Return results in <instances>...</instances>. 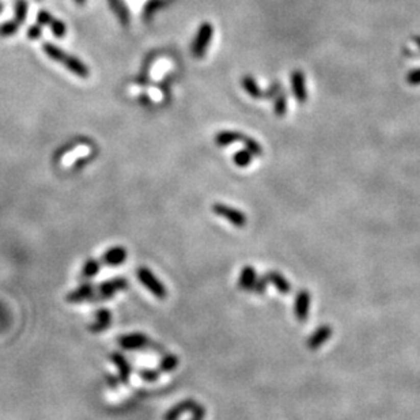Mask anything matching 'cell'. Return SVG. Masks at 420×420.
<instances>
[{
  "instance_id": "cell-3",
  "label": "cell",
  "mask_w": 420,
  "mask_h": 420,
  "mask_svg": "<svg viewBox=\"0 0 420 420\" xmlns=\"http://www.w3.org/2000/svg\"><path fill=\"white\" fill-rule=\"evenodd\" d=\"M212 34H214V28L212 24L208 23V22H204V23L199 28L197 34L194 37V41L192 46H190V52H192V56L196 57V59H202V57L206 56L207 49L210 46L211 40H212Z\"/></svg>"
},
{
  "instance_id": "cell-34",
  "label": "cell",
  "mask_w": 420,
  "mask_h": 420,
  "mask_svg": "<svg viewBox=\"0 0 420 420\" xmlns=\"http://www.w3.org/2000/svg\"><path fill=\"white\" fill-rule=\"evenodd\" d=\"M415 42L420 46V37H415Z\"/></svg>"
},
{
  "instance_id": "cell-21",
  "label": "cell",
  "mask_w": 420,
  "mask_h": 420,
  "mask_svg": "<svg viewBox=\"0 0 420 420\" xmlns=\"http://www.w3.org/2000/svg\"><path fill=\"white\" fill-rule=\"evenodd\" d=\"M178 366V358L174 354H167L162 358L161 363H159V373H170L174 372Z\"/></svg>"
},
{
  "instance_id": "cell-31",
  "label": "cell",
  "mask_w": 420,
  "mask_h": 420,
  "mask_svg": "<svg viewBox=\"0 0 420 420\" xmlns=\"http://www.w3.org/2000/svg\"><path fill=\"white\" fill-rule=\"evenodd\" d=\"M206 417V408L197 403V405L192 409V417L189 420H203Z\"/></svg>"
},
{
  "instance_id": "cell-30",
  "label": "cell",
  "mask_w": 420,
  "mask_h": 420,
  "mask_svg": "<svg viewBox=\"0 0 420 420\" xmlns=\"http://www.w3.org/2000/svg\"><path fill=\"white\" fill-rule=\"evenodd\" d=\"M407 82L411 86H419L420 85V68L413 69L407 75Z\"/></svg>"
},
{
  "instance_id": "cell-25",
  "label": "cell",
  "mask_w": 420,
  "mask_h": 420,
  "mask_svg": "<svg viewBox=\"0 0 420 420\" xmlns=\"http://www.w3.org/2000/svg\"><path fill=\"white\" fill-rule=\"evenodd\" d=\"M242 143L245 144V149H246L252 155H256V157L263 155V147H261V144H260L259 141H256L255 139L249 138V136H243Z\"/></svg>"
},
{
  "instance_id": "cell-22",
  "label": "cell",
  "mask_w": 420,
  "mask_h": 420,
  "mask_svg": "<svg viewBox=\"0 0 420 420\" xmlns=\"http://www.w3.org/2000/svg\"><path fill=\"white\" fill-rule=\"evenodd\" d=\"M274 112L278 117H283L287 112V97L284 90H280L278 95L275 97V108H274Z\"/></svg>"
},
{
  "instance_id": "cell-2",
  "label": "cell",
  "mask_w": 420,
  "mask_h": 420,
  "mask_svg": "<svg viewBox=\"0 0 420 420\" xmlns=\"http://www.w3.org/2000/svg\"><path fill=\"white\" fill-rule=\"evenodd\" d=\"M136 276H138L139 282L157 299H165L167 297V290L163 286V283L158 279L147 267H139L136 269Z\"/></svg>"
},
{
  "instance_id": "cell-19",
  "label": "cell",
  "mask_w": 420,
  "mask_h": 420,
  "mask_svg": "<svg viewBox=\"0 0 420 420\" xmlns=\"http://www.w3.org/2000/svg\"><path fill=\"white\" fill-rule=\"evenodd\" d=\"M241 85H242V89L245 90V93H248V95H251L252 98H255V100L264 98V93L259 87L255 78L251 77V75H245L241 79Z\"/></svg>"
},
{
  "instance_id": "cell-10",
  "label": "cell",
  "mask_w": 420,
  "mask_h": 420,
  "mask_svg": "<svg viewBox=\"0 0 420 420\" xmlns=\"http://www.w3.org/2000/svg\"><path fill=\"white\" fill-rule=\"evenodd\" d=\"M127 255L128 253H127V249L124 246H113L104 253L102 261L109 267H117V265L126 263Z\"/></svg>"
},
{
  "instance_id": "cell-28",
  "label": "cell",
  "mask_w": 420,
  "mask_h": 420,
  "mask_svg": "<svg viewBox=\"0 0 420 420\" xmlns=\"http://www.w3.org/2000/svg\"><path fill=\"white\" fill-rule=\"evenodd\" d=\"M140 378L145 382H155L159 378V370H141Z\"/></svg>"
},
{
  "instance_id": "cell-18",
  "label": "cell",
  "mask_w": 420,
  "mask_h": 420,
  "mask_svg": "<svg viewBox=\"0 0 420 420\" xmlns=\"http://www.w3.org/2000/svg\"><path fill=\"white\" fill-rule=\"evenodd\" d=\"M243 136L245 135L237 132V131H222L215 136V143L219 147H226V145L233 144L235 141H242Z\"/></svg>"
},
{
  "instance_id": "cell-11",
  "label": "cell",
  "mask_w": 420,
  "mask_h": 420,
  "mask_svg": "<svg viewBox=\"0 0 420 420\" xmlns=\"http://www.w3.org/2000/svg\"><path fill=\"white\" fill-rule=\"evenodd\" d=\"M331 336L332 328L329 327V325H323V327H319L318 329L309 337V340H307V348L311 350V351L318 350L324 343H327Z\"/></svg>"
},
{
  "instance_id": "cell-24",
  "label": "cell",
  "mask_w": 420,
  "mask_h": 420,
  "mask_svg": "<svg viewBox=\"0 0 420 420\" xmlns=\"http://www.w3.org/2000/svg\"><path fill=\"white\" fill-rule=\"evenodd\" d=\"M252 157L253 155L245 149L238 151V153H235L234 157H233V161H234V163L238 167H246V166H249L252 163Z\"/></svg>"
},
{
  "instance_id": "cell-23",
  "label": "cell",
  "mask_w": 420,
  "mask_h": 420,
  "mask_svg": "<svg viewBox=\"0 0 420 420\" xmlns=\"http://www.w3.org/2000/svg\"><path fill=\"white\" fill-rule=\"evenodd\" d=\"M26 14H28V2H26V0H16L14 20H15L19 26L23 23L24 19H26Z\"/></svg>"
},
{
  "instance_id": "cell-1",
  "label": "cell",
  "mask_w": 420,
  "mask_h": 420,
  "mask_svg": "<svg viewBox=\"0 0 420 420\" xmlns=\"http://www.w3.org/2000/svg\"><path fill=\"white\" fill-rule=\"evenodd\" d=\"M42 49H44L46 56L51 57L52 60L57 61V63H60L61 65H64L65 68L68 69L69 72H72L75 77L82 78V79L90 77L89 67L83 61L79 60L78 57L68 55L64 49L59 48L57 45L51 44V42H45L42 45Z\"/></svg>"
},
{
  "instance_id": "cell-15",
  "label": "cell",
  "mask_w": 420,
  "mask_h": 420,
  "mask_svg": "<svg viewBox=\"0 0 420 420\" xmlns=\"http://www.w3.org/2000/svg\"><path fill=\"white\" fill-rule=\"evenodd\" d=\"M112 360H113V363L116 364V367H117L118 377H120V380H121L122 384H128L131 378L130 362H128L121 354H117V352H113V354H112Z\"/></svg>"
},
{
  "instance_id": "cell-29",
  "label": "cell",
  "mask_w": 420,
  "mask_h": 420,
  "mask_svg": "<svg viewBox=\"0 0 420 420\" xmlns=\"http://www.w3.org/2000/svg\"><path fill=\"white\" fill-rule=\"evenodd\" d=\"M282 85H280L279 82H275V83H272L269 87H268L267 93H264V98H268V100H271V98H275L276 95H278V93H279L280 90H282Z\"/></svg>"
},
{
  "instance_id": "cell-7",
  "label": "cell",
  "mask_w": 420,
  "mask_h": 420,
  "mask_svg": "<svg viewBox=\"0 0 420 420\" xmlns=\"http://www.w3.org/2000/svg\"><path fill=\"white\" fill-rule=\"evenodd\" d=\"M37 23H40L41 26H49L52 33L57 38H63L67 33V28L61 20L56 19L55 16H52L48 11H40L37 15Z\"/></svg>"
},
{
  "instance_id": "cell-8",
  "label": "cell",
  "mask_w": 420,
  "mask_h": 420,
  "mask_svg": "<svg viewBox=\"0 0 420 420\" xmlns=\"http://www.w3.org/2000/svg\"><path fill=\"white\" fill-rule=\"evenodd\" d=\"M118 345L124 350H141V348L147 347V344L150 343V339L144 333H130V335H124L121 337H118Z\"/></svg>"
},
{
  "instance_id": "cell-32",
  "label": "cell",
  "mask_w": 420,
  "mask_h": 420,
  "mask_svg": "<svg viewBox=\"0 0 420 420\" xmlns=\"http://www.w3.org/2000/svg\"><path fill=\"white\" fill-rule=\"evenodd\" d=\"M42 28H44V26H41L40 23L32 26V28L28 30L29 38H32V40H37V38H40L41 34H42Z\"/></svg>"
},
{
  "instance_id": "cell-26",
  "label": "cell",
  "mask_w": 420,
  "mask_h": 420,
  "mask_svg": "<svg viewBox=\"0 0 420 420\" xmlns=\"http://www.w3.org/2000/svg\"><path fill=\"white\" fill-rule=\"evenodd\" d=\"M19 29V24L16 23L15 20H8L4 23L0 24V36L2 37H10L12 34H15Z\"/></svg>"
},
{
  "instance_id": "cell-20",
  "label": "cell",
  "mask_w": 420,
  "mask_h": 420,
  "mask_svg": "<svg viewBox=\"0 0 420 420\" xmlns=\"http://www.w3.org/2000/svg\"><path fill=\"white\" fill-rule=\"evenodd\" d=\"M100 268H101V264H100L98 260H87V261L83 264V268H82V278H85V279H91V278H94V276L100 272Z\"/></svg>"
},
{
  "instance_id": "cell-9",
  "label": "cell",
  "mask_w": 420,
  "mask_h": 420,
  "mask_svg": "<svg viewBox=\"0 0 420 420\" xmlns=\"http://www.w3.org/2000/svg\"><path fill=\"white\" fill-rule=\"evenodd\" d=\"M310 292L303 288V290H299L297 298H295V305H294V313L295 317L298 321L303 323L306 321L307 315H309V307H310Z\"/></svg>"
},
{
  "instance_id": "cell-17",
  "label": "cell",
  "mask_w": 420,
  "mask_h": 420,
  "mask_svg": "<svg viewBox=\"0 0 420 420\" xmlns=\"http://www.w3.org/2000/svg\"><path fill=\"white\" fill-rule=\"evenodd\" d=\"M256 279H257V275H256L255 268L252 267V265H246V267H243L242 272L239 275L238 287L243 291H252V288L255 286Z\"/></svg>"
},
{
  "instance_id": "cell-14",
  "label": "cell",
  "mask_w": 420,
  "mask_h": 420,
  "mask_svg": "<svg viewBox=\"0 0 420 420\" xmlns=\"http://www.w3.org/2000/svg\"><path fill=\"white\" fill-rule=\"evenodd\" d=\"M110 323H112V314H110L109 309H100L95 313V319L91 324L90 331L95 332V333L104 332L110 327Z\"/></svg>"
},
{
  "instance_id": "cell-12",
  "label": "cell",
  "mask_w": 420,
  "mask_h": 420,
  "mask_svg": "<svg viewBox=\"0 0 420 420\" xmlns=\"http://www.w3.org/2000/svg\"><path fill=\"white\" fill-rule=\"evenodd\" d=\"M196 405H197V403H196L193 399H186V400L174 405L173 408H170L169 411L165 413L163 420H178V417L181 416V415H184V413L192 412V409H193Z\"/></svg>"
},
{
  "instance_id": "cell-6",
  "label": "cell",
  "mask_w": 420,
  "mask_h": 420,
  "mask_svg": "<svg viewBox=\"0 0 420 420\" xmlns=\"http://www.w3.org/2000/svg\"><path fill=\"white\" fill-rule=\"evenodd\" d=\"M291 89L294 93L295 100L299 104H305L307 100V89H306V79L305 73L299 69H295L291 73Z\"/></svg>"
},
{
  "instance_id": "cell-5",
  "label": "cell",
  "mask_w": 420,
  "mask_h": 420,
  "mask_svg": "<svg viewBox=\"0 0 420 420\" xmlns=\"http://www.w3.org/2000/svg\"><path fill=\"white\" fill-rule=\"evenodd\" d=\"M128 287V282H127L126 278H114V279H110L108 282H104L100 284L98 287V295L101 299H109L112 298L113 295H116L120 291L126 290Z\"/></svg>"
},
{
  "instance_id": "cell-4",
  "label": "cell",
  "mask_w": 420,
  "mask_h": 420,
  "mask_svg": "<svg viewBox=\"0 0 420 420\" xmlns=\"http://www.w3.org/2000/svg\"><path fill=\"white\" fill-rule=\"evenodd\" d=\"M212 211L215 212V215H218L220 218L226 219L229 222L233 225V226L238 227V229H242L246 225L248 219L245 216L243 212H241L237 208H233V207H229L223 203H215L212 206Z\"/></svg>"
},
{
  "instance_id": "cell-27",
  "label": "cell",
  "mask_w": 420,
  "mask_h": 420,
  "mask_svg": "<svg viewBox=\"0 0 420 420\" xmlns=\"http://www.w3.org/2000/svg\"><path fill=\"white\" fill-rule=\"evenodd\" d=\"M267 286H268V280L265 276H261V278H257L255 282V286L252 288V292L259 295H264L265 291H267Z\"/></svg>"
},
{
  "instance_id": "cell-13",
  "label": "cell",
  "mask_w": 420,
  "mask_h": 420,
  "mask_svg": "<svg viewBox=\"0 0 420 420\" xmlns=\"http://www.w3.org/2000/svg\"><path fill=\"white\" fill-rule=\"evenodd\" d=\"M94 295V287L90 283H83L75 290H72L67 295V302L68 303H81L83 301H87Z\"/></svg>"
},
{
  "instance_id": "cell-16",
  "label": "cell",
  "mask_w": 420,
  "mask_h": 420,
  "mask_svg": "<svg viewBox=\"0 0 420 420\" xmlns=\"http://www.w3.org/2000/svg\"><path fill=\"white\" fill-rule=\"evenodd\" d=\"M264 276L267 278L268 283H271V284L275 286V288L279 291L280 294L287 295L291 292V288H292V287H291L290 283L287 282V279L282 275V274H279V272L276 271H269Z\"/></svg>"
},
{
  "instance_id": "cell-33",
  "label": "cell",
  "mask_w": 420,
  "mask_h": 420,
  "mask_svg": "<svg viewBox=\"0 0 420 420\" xmlns=\"http://www.w3.org/2000/svg\"><path fill=\"white\" fill-rule=\"evenodd\" d=\"M75 3L79 4V6H83V4H86V0H73Z\"/></svg>"
},
{
  "instance_id": "cell-35",
  "label": "cell",
  "mask_w": 420,
  "mask_h": 420,
  "mask_svg": "<svg viewBox=\"0 0 420 420\" xmlns=\"http://www.w3.org/2000/svg\"><path fill=\"white\" fill-rule=\"evenodd\" d=\"M3 7H4V6H3V3H2V2H0V12L3 11Z\"/></svg>"
}]
</instances>
